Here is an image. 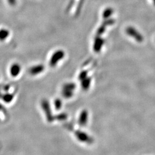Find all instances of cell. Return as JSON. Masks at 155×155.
Instances as JSON below:
<instances>
[{"label": "cell", "instance_id": "obj_3", "mask_svg": "<svg viewBox=\"0 0 155 155\" xmlns=\"http://www.w3.org/2000/svg\"><path fill=\"white\" fill-rule=\"evenodd\" d=\"M75 88V86L74 83H67L64 84L62 91L63 96L66 98H70L73 96Z\"/></svg>", "mask_w": 155, "mask_h": 155}, {"label": "cell", "instance_id": "obj_1", "mask_svg": "<svg viewBox=\"0 0 155 155\" xmlns=\"http://www.w3.org/2000/svg\"><path fill=\"white\" fill-rule=\"evenodd\" d=\"M126 33L128 35L133 38L138 43H141L144 40L142 35L133 27H128L126 28Z\"/></svg>", "mask_w": 155, "mask_h": 155}, {"label": "cell", "instance_id": "obj_10", "mask_svg": "<svg viewBox=\"0 0 155 155\" xmlns=\"http://www.w3.org/2000/svg\"><path fill=\"white\" fill-rule=\"evenodd\" d=\"M152 2H153V3H154V5L155 6V0H152Z\"/></svg>", "mask_w": 155, "mask_h": 155}, {"label": "cell", "instance_id": "obj_2", "mask_svg": "<svg viewBox=\"0 0 155 155\" xmlns=\"http://www.w3.org/2000/svg\"><path fill=\"white\" fill-rule=\"evenodd\" d=\"M65 53L63 50H58L51 57L50 60V64L51 67H55L64 57Z\"/></svg>", "mask_w": 155, "mask_h": 155}, {"label": "cell", "instance_id": "obj_7", "mask_svg": "<svg viewBox=\"0 0 155 155\" xmlns=\"http://www.w3.org/2000/svg\"><path fill=\"white\" fill-rule=\"evenodd\" d=\"M114 10L111 8H106L104 12H103V17L104 19H108L109 17H110L113 14Z\"/></svg>", "mask_w": 155, "mask_h": 155}, {"label": "cell", "instance_id": "obj_5", "mask_svg": "<svg viewBox=\"0 0 155 155\" xmlns=\"http://www.w3.org/2000/svg\"><path fill=\"white\" fill-rule=\"evenodd\" d=\"M44 70L43 65L39 64L32 67L29 70V73L32 75H36L43 72Z\"/></svg>", "mask_w": 155, "mask_h": 155}, {"label": "cell", "instance_id": "obj_8", "mask_svg": "<svg viewBox=\"0 0 155 155\" xmlns=\"http://www.w3.org/2000/svg\"><path fill=\"white\" fill-rule=\"evenodd\" d=\"M9 35V31L6 29H0V40L3 41L7 39L8 36Z\"/></svg>", "mask_w": 155, "mask_h": 155}, {"label": "cell", "instance_id": "obj_6", "mask_svg": "<svg viewBox=\"0 0 155 155\" xmlns=\"http://www.w3.org/2000/svg\"><path fill=\"white\" fill-rule=\"evenodd\" d=\"M21 71V67L19 64L15 63L12 65L10 68V73L12 76L16 77L19 75Z\"/></svg>", "mask_w": 155, "mask_h": 155}, {"label": "cell", "instance_id": "obj_9", "mask_svg": "<svg viewBox=\"0 0 155 155\" xmlns=\"http://www.w3.org/2000/svg\"><path fill=\"white\" fill-rule=\"evenodd\" d=\"M61 101L59 99H57L55 101V105H56V107H59L61 105Z\"/></svg>", "mask_w": 155, "mask_h": 155}, {"label": "cell", "instance_id": "obj_4", "mask_svg": "<svg viewBox=\"0 0 155 155\" xmlns=\"http://www.w3.org/2000/svg\"><path fill=\"white\" fill-rule=\"evenodd\" d=\"M104 44V40L103 39L97 37L94 40V50L96 52H99L103 47Z\"/></svg>", "mask_w": 155, "mask_h": 155}]
</instances>
